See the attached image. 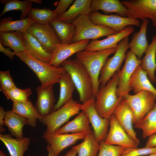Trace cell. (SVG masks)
Returning <instances> with one entry per match:
<instances>
[{"label": "cell", "instance_id": "cell-2", "mask_svg": "<svg viewBox=\"0 0 156 156\" xmlns=\"http://www.w3.org/2000/svg\"><path fill=\"white\" fill-rule=\"evenodd\" d=\"M16 54L35 73L42 87L59 83L62 76L66 72L62 66L56 67L49 63L40 61L26 51Z\"/></svg>", "mask_w": 156, "mask_h": 156}, {"label": "cell", "instance_id": "cell-33", "mask_svg": "<svg viewBox=\"0 0 156 156\" xmlns=\"http://www.w3.org/2000/svg\"><path fill=\"white\" fill-rule=\"evenodd\" d=\"M62 43H72L75 32V27L71 23L64 22L56 18L50 22Z\"/></svg>", "mask_w": 156, "mask_h": 156}, {"label": "cell", "instance_id": "cell-5", "mask_svg": "<svg viewBox=\"0 0 156 156\" xmlns=\"http://www.w3.org/2000/svg\"><path fill=\"white\" fill-rule=\"evenodd\" d=\"M72 23L75 27L72 42L90 39L96 40L100 37L108 36L118 32L107 27L93 23L88 15L78 16Z\"/></svg>", "mask_w": 156, "mask_h": 156}, {"label": "cell", "instance_id": "cell-22", "mask_svg": "<svg viewBox=\"0 0 156 156\" xmlns=\"http://www.w3.org/2000/svg\"><path fill=\"white\" fill-rule=\"evenodd\" d=\"M26 51L34 58L44 63H49L51 54L43 48L38 40L27 31L23 32Z\"/></svg>", "mask_w": 156, "mask_h": 156}, {"label": "cell", "instance_id": "cell-16", "mask_svg": "<svg viewBox=\"0 0 156 156\" xmlns=\"http://www.w3.org/2000/svg\"><path fill=\"white\" fill-rule=\"evenodd\" d=\"M89 40H83L69 44L62 43L51 54L49 64L56 67L61 66V63L73 54L85 50Z\"/></svg>", "mask_w": 156, "mask_h": 156}, {"label": "cell", "instance_id": "cell-11", "mask_svg": "<svg viewBox=\"0 0 156 156\" xmlns=\"http://www.w3.org/2000/svg\"><path fill=\"white\" fill-rule=\"evenodd\" d=\"M26 31L36 37L44 49L51 54L62 42L52 27L49 23L40 24L33 23Z\"/></svg>", "mask_w": 156, "mask_h": 156}, {"label": "cell", "instance_id": "cell-39", "mask_svg": "<svg viewBox=\"0 0 156 156\" xmlns=\"http://www.w3.org/2000/svg\"><path fill=\"white\" fill-rule=\"evenodd\" d=\"M100 148L97 156H122L125 149L120 146L112 145L105 141L99 142Z\"/></svg>", "mask_w": 156, "mask_h": 156}, {"label": "cell", "instance_id": "cell-3", "mask_svg": "<svg viewBox=\"0 0 156 156\" xmlns=\"http://www.w3.org/2000/svg\"><path fill=\"white\" fill-rule=\"evenodd\" d=\"M61 66L70 75L82 103L93 95V86L90 76L84 66L77 59H67Z\"/></svg>", "mask_w": 156, "mask_h": 156}, {"label": "cell", "instance_id": "cell-21", "mask_svg": "<svg viewBox=\"0 0 156 156\" xmlns=\"http://www.w3.org/2000/svg\"><path fill=\"white\" fill-rule=\"evenodd\" d=\"M0 140L7 149L10 156H23L30 144V139L12 138L9 134H0Z\"/></svg>", "mask_w": 156, "mask_h": 156}, {"label": "cell", "instance_id": "cell-1", "mask_svg": "<svg viewBox=\"0 0 156 156\" xmlns=\"http://www.w3.org/2000/svg\"><path fill=\"white\" fill-rule=\"evenodd\" d=\"M119 79L118 71L105 86H101L95 96V108L102 118L109 119L118 104L124 98L117 95Z\"/></svg>", "mask_w": 156, "mask_h": 156}, {"label": "cell", "instance_id": "cell-20", "mask_svg": "<svg viewBox=\"0 0 156 156\" xmlns=\"http://www.w3.org/2000/svg\"><path fill=\"white\" fill-rule=\"evenodd\" d=\"M142 21L139 31L134 33L128 44V48L130 49V51L139 60L141 59L148 46L146 37L148 20L146 18Z\"/></svg>", "mask_w": 156, "mask_h": 156}, {"label": "cell", "instance_id": "cell-17", "mask_svg": "<svg viewBox=\"0 0 156 156\" xmlns=\"http://www.w3.org/2000/svg\"><path fill=\"white\" fill-rule=\"evenodd\" d=\"M113 114L121 127L139 145L140 140L137 137L133 127V113L124 98L118 104Z\"/></svg>", "mask_w": 156, "mask_h": 156}, {"label": "cell", "instance_id": "cell-15", "mask_svg": "<svg viewBox=\"0 0 156 156\" xmlns=\"http://www.w3.org/2000/svg\"><path fill=\"white\" fill-rule=\"evenodd\" d=\"M110 128L105 142L125 148L138 147V144L120 125L113 114L110 118Z\"/></svg>", "mask_w": 156, "mask_h": 156}, {"label": "cell", "instance_id": "cell-41", "mask_svg": "<svg viewBox=\"0 0 156 156\" xmlns=\"http://www.w3.org/2000/svg\"><path fill=\"white\" fill-rule=\"evenodd\" d=\"M16 87L9 70L0 71V91L3 92Z\"/></svg>", "mask_w": 156, "mask_h": 156}, {"label": "cell", "instance_id": "cell-4", "mask_svg": "<svg viewBox=\"0 0 156 156\" xmlns=\"http://www.w3.org/2000/svg\"><path fill=\"white\" fill-rule=\"evenodd\" d=\"M116 48L96 51L84 50L76 54V59L84 66L90 76L95 96L99 89V76L101 69L108 57L115 53Z\"/></svg>", "mask_w": 156, "mask_h": 156}, {"label": "cell", "instance_id": "cell-40", "mask_svg": "<svg viewBox=\"0 0 156 156\" xmlns=\"http://www.w3.org/2000/svg\"><path fill=\"white\" fill-rule=\"evenodd\" d=\"M156 147L145 146L141 148L136 147L125 148L122 156H143L155 153Z\"/></svg>", "mask_w": 156, "mask_h": 156}, {"label": "cell", "instance_id": "cell-43", "mask_svg": "<svg viewBox=\"0 0 156 156\" xmlns=\"http://www.w3.org/2000/svg\"><path fill=\"white\" fill-rule=\"evenodd\" d=\"M6 112L2 106L0 107V134L5 131V129L4 127V118L6 114Z\"/></svg>", "mask_w": 156, "mask_h": 156}, {"label": "cell", "instance_id": "cell-6", "mask_svg": "<svg viewBox=\"0 0 156 156\" xmlns=\"http://www.w3.org/2000/svg\"><path fill=\"white\" fill-rule=\"evenodd\" d=\"M81 104L73 99L39 120L47 126L46 131L55 133L71 117L78 114Z\"/></svg>", "mask_w": 156, "mask_h": 156}, {"label": "cell", "instance_id": "cell-45", "mask_svg": "<svg viewBox=\"0 0 156 156\" xmlns=\"http://www.w3.org/2000/svg\"><path fill=\"white\" fill-rule=\"evenodd\" d=\"M145 146L149 147H156V133L148 137Z\"/></svg>", "mask_w": 156, "mask_h": 156}, {"label": "cell", "instance_id": "cell-29", "mask_svg": "<svg viewBox=\"0 0 156 156\" xmlns=\"http://www.w3.org/2000/svg\"><path fill=\"white\" fill-rule=\"evenodd\" d=\"M0 43L8 46L16 54L26 51L23 33L16 31L0 32Z\"/></svg>", "mask_w": 156, "mask_h": 156}, {"label": "cell", "instance_id": "cell-24", "mask_svg": "<svg viewBox=\"0 0 156 156\" xmlns=\"http://www.w3.org/2000/svg\"><path fill=\"white\" fill-rule=\"evenodd\" d=\"M91 2V0H76L68 10L57 18L64 22L71 23L79 15H89L92 12Z\"/></svg>", "mask_w": 156, "mask_h": 156}, {"label": "cell", "instance_id": "cell-13", "mask_svg": "<svg viewBox=\"0 0 156 156\" xmlns=\"http://www.w3.org/2000/svg\"><path fill=\"white\" fill-rule=\"evenodd\" d=\"M142 60L138 59L131 51L126 55L124 65L118 71L119 79L117 94L119 97H124L129 94L131 90L129 86L130 80L135 70L142 63Z\"/></svg>", "mask_w": 156, "mask_h": 156}, {"label": "cell", "instance_id": "cell-49", "mask_svg": "<svg viewBox=\"0 0 156 156\" xmlns=\"http://www.w3.org/2000/svg\"><path fill=\"white\" fill-rule=\"evenodd\" d=\"M0 156H7L6 154H5L2 151H0Z\"/></svg>", "mask_w": 156, "mask_h": 156}, {"label": "cell", "instance_id": "cell-23", "mask_svg": "<svg viewBox=\"0 0 156 156\" xmlns=\"http://www.w3.org/2000/svg\"><path fill=\"white\" fill-rule=\"evenodd\" d=\"M129 86L135 94L143 90L149 91L155 96L156 102V89L153 86L148 77L147 73L140 65L135 70L130 80Z\"/></svg>", "mask_w": 156, "mask_h": 156}, {"label": "cell", "instance_id": "cell-44", "mask_svg": "<svg viewBox=\"0 0 156 156\" xmlns=\"http://www.w3.org/2000/svg\"><path fill=\"white\" fill-rule=\"evenodd\" d=\"M0 51L3 53L11 60H13L14 56L16 55L14 52L11 51L10 48H5L1 43H0Z\"/></svg>", "mask_w": 156, "mask_h": 156}, {"label": "cell", "instance_id": "cell-32", "mask_svg": "<svg viewBox=\"0 0 156 156\" xmlns=\"http://www.w3.org/2000/svg\"><path fill=\"white\" fill-rule=\"evenodd\" d=\"M73 147L77 150L78 156H97L100 144L92 130L87 134L82 143Z\"/></svg>", "mask_w": 156, "mask_h": 156}, {"label": "cell", "instance_id": "cell-46", "mask_svg": "<svg viewBox=\"0 0 156 156\" xmlns=\"http://www.w3.org/2000/svg\"><path fill=\"white\" fill-rule=\"evenodd\" d=\"M46 149L48 152V156H60V155H55L51 146L48 144L46 146ZM27 156H30L28 155Z\"/></svg>", "mask_w": 156, "mask_h": 156}, {"label": "cell", "instance_id": "cell-12", "mask_svg": "<svg viewBox=\"0 0 156 156\" xmlns=\"http://www.w3.org/2000/svg\"><path fill=\"white\" fill-rule=\"evenodd\" d=\"M89 16L93 23L107 27L118 32L128 26L139 27L141 25L140 21L138 19L118 15L104 14L97 11L92 12Z\"/></svg>", "mask_w": 156, "mask_h": 156}, {"label": "cell", "instance_id": "cell-36", "mask_svg": "<svg viewBox=\"0 0 156 156\" xmlns=\"http://www.w3.org/2000/svg\"><path fill=\"white\" fill-rule=\"evenodd\" d=\"M4 3L3 10L0 15L1 17L4 14L10 11H21L20 19L25 18L30 9L32 8V2L30 0L20 1L18 0H1Z\"/></svg>", "mask_w": 156, "mask_h": 156}, {"label": "cell", "instance_id": "cell-8", "mask_svg": "<svg viewBox=\"0 0 156 156\" xmlns=\"http://www.w3.org/2000/svg\"><path fill=\"white\" fill-rule=\"evenodd\" d=\"M95 96L93 95L85 103L81 104V110L87 115L93 129L95 137L99 142L105 141L108 132L110 119L101 117L95 107Z\"/></svg>", "mask_w": 156, "mask_h": 156}, {"label": "cell", "instance_id": "cell-47", "mask_svg": "<svg viewBox=\"0 0 156 156\" xmlns=\"http://www.w3.org/2000/svg\"><path fill=\"white\" fill-rule=\"evenodd\" d=\"M77 153V150L73 147L68 151L63 156H75Z\"/></svg>", "mask_w": 156, "mask_h": 156}, {"label": "cell", "instance_id": "cell-27", "mask_svg": "<svg viewBox=\"0 0 156 156\" xmlns=\"http://www.w3.org/2000/svg\"><path fill=\"white\" fill-rule=\"evenodd\" d=\"M12 110L27 119L28 125L33 128L36 127L37 120L42 117L29 99L26 102L13 103Z\"/></svg>", "mask_w": 156, "mask_h": 156}, {"label": "cell", "instance_id": "cell-25", "mask_svg": "<svg viewBox=\"0 0 156 156\" xmlns=\"http://www.w3.org/2000/svg\"><path fill=\"white\" fill-rule=\"evenodd\" d=\"M90 122L86 114L83 111L73 120L58 129L55 133H84L91 131Z\"/></svg>", "mask_w": 156, "mask_h": 156}, {"label": "cell", "instance_id": "cell-50", "mask_svg": "<svg viewBox=\"0 0 156 156\" xmlns=\"http://www.w3.org/2000/svg\"><path fill=\"white\" fill-rule=\"evenodd\" d=\"M146 156H156V154L154 153L147 155Z\"/></svg>", "mask_w": 156, "mask_h": 156}, {"label": "cell", "instance_id": "cell-34", "mask_svg": "<svg viewBox=\"0 0 156 156\" xmlns=\"http://www.w3.org/2000/svg\"><path fill=\"white\" fill-rule=\"evenodd\" d=\"M35 21L29 17L14 21L11 17L2 18L0 21V32L16 31H26L29 27Z\"/></svg>", "mask_w": 156, "mask_h": 156}, {"label": "cell", "instance_id": "cell-19", "mask_svg": "<svg viewBox=\"0 0 156 156\" xmlns=\"http://www.w3.org/2000/svg\"><path fill=\"white\" fill-rule=\"evenodd\" d=\"M53 86L51 85L45 87L40 86L36 88L37 99L35 107L42 117L45 116L54 111L55 99Z\"/></svg>", "mask_w": 156, "mask_h": 156}, {"label": "cell", "instance_id": "cell-10", "mask_svg": "<svg viewBox=\"0 0 156 156\" xmlns=\"http://www.w3.org/2000/svg\"><path fill=\"white\" fill-rule=\"evenodd\" d=\"M128 10V17L142 21L149 18L156 27V0H129L121 1Z\"/></svg>", "mask_w": 156, "mask_h": 156}, {"label": "cell", "instance_id": "cell-30", "mask_svg": "<svg viewBox=\"0 0 156 156\" xmlns=\"http://www.w3.org/2000/svg\"><path fill=\"white\" fill-rule=\"evenodd\" d=\"M60 92L58 100L54 111L59 109L73 99L72 94L75 86L70 74L67 72L61 78L59 83Z\"/></svg>", "mask_w": 156, "mask_h": 156}, {"label": "cell", "instance_id": "cell-51", "mask_svg": "<svg viewBox=\"0 0 156 156\" xmlns=\"http://www.w3.org/2000/svg\"><path fill=\"white\" fill-rule=\"evenodd\" d=\"M155 153L156 154V153Z\"/></svg>", "mask_w": 156, "mask_h": 156}, {"label": "cell", "instance_id": "cell-7", "mask_svg": "<svg viewBox=\"0 0 156 156\" xmlns=\"http://www.w3.org/2000/svg\"><path fill=\"white\" fill-rule=\"evenodd\" d=\"M133 114L134 125L141 120L154 107L155 97L151 92L143 90L133 95L129 94L124 97Z\"/></svg>", "mask_w": 156, "mask_h": 156}, {"label": "cell", "instance_id": "cell-26", "mask_svg": "<svg viewBox=\"0 0 156 156\" xmlns=\"http://www.w3.org/2000/svg\"><path fill=\"white\" fill-rule=\"evenodd\" d=\"M145 52V55L142 60L140 66L147 73L150 81L154 83L156 81L155 75L156 70V34L152 37L151 42Z\"/></svg>", "mask_w": 156, "mask_h": 156}, {"label": "cell", "instance_id": "cell-14", "mask_svg": "<svg viewBox=\"0 0 156 156\" xmlns=\"http://www.w3.org/2000/svg\"><path fill=\"white\" fill-rule=\"evenodd\" d=\"M87 134L84 133H57L46 131L43 133L42 137L51 146L54 154L58 155L64 149L74 144L77 140L84 139Z\"/></svg>", "mask_w": 156, "mask_h": 156}, {"label": "cell", "instance_id": "cell-35", "mask_svg": "<svg viewBox=\"0 0 156 156\" xmlns=\"http://www.w3.org/2000/svg\"><path fill=\"white\" fill-rule=\"evenodd\" d=\"M134 127L142 130L144 139L156 133V103L152 109Z\"/></svg>", "mask_w": 156, "mask_h": 156}, {"label": "cell", "instance_id": "cell-37", "mask_svg": "<svg viewBox=\"0 0 156 156\" xmlns=\"http://www.w3.org/2000/svg\"><path fill=\"white\" fill-rule=\"evenodd\" d=\"M27 16L34 20L35 22L40 24H49L57 16L54 10L46 8H31Z\"/></svg>", "mask_w": 156, "mask_h": 156}, {"label": "cell", "instance_id": "cell-31", "mask_svg": "<svg viewBox=\"0 0 156 156\" xmlns=\"http://www.w3.org/2000/svg\"><path fill=\"white\" fill-rule=\"evenodd\" d=\"M4 122L5 125L8 127L12 135L16 138L24 137L23 128L25 125H28L27 119L12 110L7 112Z\"/></svg>", "mask_w": 156, "mask_h": 156}, {"label": "cell", "instance_id": "cell-48", "mask_svg": "<svg viewBox=\"0 0 156 156\" xmlns=\"http://www.w3.org/2000/svg\"><path fill=\"white\" fill-rule=\"evenodd\" d=\"M30 1L32 3L34 2L38 4H40L42 3V1L41 0H30Z\"/></svg>", "mask_w": 156, "mask_h": 156}, {"label": "cell", "instance_id": "cell-28", "mask_svg": "<svg viewBox=\"0 0 156 156\" xmlns=\"http://www.w3.org/2000/svg\"><path fill=\"white\" fill-rule=\"evenodd\" d=\"M91 7L92 12L101 10L116 13L121 16L128 17V10L118 0H92Z\"/></svg>", "mask_w": 156, "mask_h": 156}, {"label": "cell", "instance_id": "cell-18", "mask_svg": "<svg viewBox=\"0 0 156 156\" xmlns=\"http://www.w3.org/2000/svg\"><path fill=\"white\" fill-rule=\"evenodd\" d=\"M134 30L133 27L127 26L122 30L108 36L103 40H92L89 42L84 50L96 51L117 48L119 42L125 37H129Z\"/></svg>", "mask_w": 156, "mask_h": 156}, {"label": "cell", "instance_id": "cell-38", "mask_svg": "<svg viewBox=\"0 0 156 156\" xmlns=\"http://www.w3.org/2000/svg\"><path fill=\"white\" fill-rule=\"evenodd\" d=\"M3 92L7 99L11 100L13 103L28 101L32 94L30 88L20 89L17 87Z\"/></svg>", "mask_w": 156, "mask_h": 156}, {"label": "cell", "instance_id": "cell-9", "mask_svg": "<svg viewBox=\"0 0 156 156\" xmlns=\"http://www.w3.org/2000/svg\"><path fill=\"white\" fill-rule=\"evenodd\" d=\"M128 37H125L118 44L114 55L107 58L101 71L99 82L101 86H105L115 73L118 72L125 58V53L129 49Z\"/></svg>", "mask_w": 156, "mask_h": 156}, {"label": "cell", "instance_id": "cell-42", "mask_svg": "<svg viewBox=\"0 0 156 156\" xmlns=\"http://www.w3.org/2000/svg\"><path fill=\"white\" fill-rule=\"evenodd\" d=\"M74 1L73 0H60L57 7L54 10L57 16L62 14L65 12L67 8Z\"/></svg>", "mask_w": 156, "mask_h": 156}]
</instances>
